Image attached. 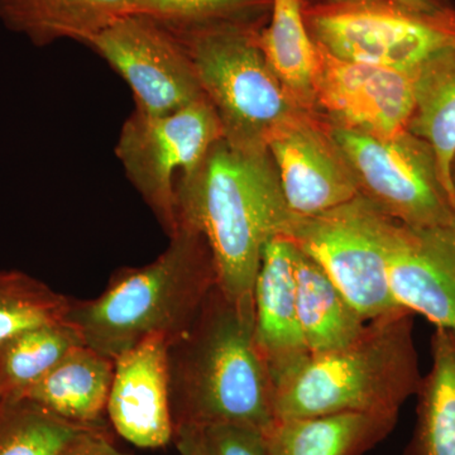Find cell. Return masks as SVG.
<instances>
[{
    "instance_id": "6da1fadb",
    "label": "cell",
    "mask_w": 455,
    "mask_h": 455,
    "mask_svg": "<svg viewBox=\"0 0 455 455\" xmlns=\"http://www.w3.org/2000/svg\"><path fill=\"white\" fill-rule=\"evenodd\" d=\"M179 224L196 228L211 247L218 287L254 311L253 287L266 244L292 215L267 148H239L221 139L176 181Z\"/></svg>"
},
{
    "instance_id": "7a4b0ae2",
    "label": "cell",
    "mask_w": 455,
    "mask_h": 455,
    "mask_svg": "<svg viewBox=\"0 0 455 455\" xmlns=\"http://www.w3.org/2000/svg\"><path fill=\"white\" fill-rule=\"evenodd\" d=\"M254 311L220 287L196 320L169 343L173 427L238 425L266 431L275 421L274 382L253 337Z\"/></svg>"
},
{
    "instance_id": "3957f363",
    "label": "cell",
    "mask_w": 455,
    "mask_h": 455,
    "mask_svg": "<svg viewBox=\"0 0 455 455\" xmlns=\"http://www.w3.org/2000/svg\"><path fill=\"white\" fill-rule=\"evenodd\" d=\"M217 283L208 242L196 228L180 223L157 259L119 269L98 298L73 299L65 320L85 346L116 361L152 335L172 340L184 333Z\"/></svg>"
},
{
    "instance_id": "277c9868",
    "label": "cell",
    "mask_w": 455,
    "mask_h": 455,
    "mask_svg": "<svg viewBox=\"0 0 455 455\" xmlns=\"http://www.w3.org/2000/svg\"><path fill=\"white\" fill-rule=\"evenodd\" d=\"M414 314L367 322L343 348L310 355L274 386L275 420L361 412L398 416L420 386Z\"/></svg>"
},
{
    "instance_id": "5b68a950",
    "label": "cell",
    "mask_w": 455,
    "mask_h": 455,
    "mask_svg": "<svg viewBox=\"0 0 455 455\" xmlns=\"http://www.w3.org/2000/svg\"><path fill=\"white\" fill-rule=\"evenodd\" d=\"M260 31L224 27L180 41L220 118L223 139L239 148H267L269 133L301 110L266 61Z\"/></svg>"
},
{
    "instance_id": "8992f818",
    "label": "cell",
    "mask_w": 455,
    "mask_h": 455,
    "mask_svg": "<svg viewBox=\"0 0 455 455\" xmlns=\"http://www.w3.org/2000/svg\"><path fill=\"white\" fill-rule=\"evenodd\" d=\"M311 37L329 55L416 73L455 50V7L423 11L394 0L305 5Z\"/></svg>"
},
{
    "instance_id": "52a82bcc",
    "label": "cell",
    "mask_w": 455,
    "mask_h": 455,
    "mask_svg": "<svg viewBox=\"0 0 455 455\" xmlns=\"http://www.w3.org/2000/svg\"><path fill=\"white\" fill-rule=\"evenodd\" d=\"M396 220L362 196L315 217H291L286 236L315 260L366 322L403 309L388 281Z\"/></svg>"
},
{
    "instance_id": "ba28073f",
    "label": "cell",
    "mask_w": 455,
    "mask_h": 455,
    "mask_svg": "<svg viewBox=\"0 0 455 455\" xmlns=\"http://www.w3.org/2000/svg\"><path fill=\"white\" fill-rule=\"evenodd\" d=\"M326 124L352 171L359 196L406 226L455 224L454 199L425 140L409 131L381 137Z\"/></svg>"
},
{
    "instance_id": "9c48e42d",
    "label": "cell",
    "mask_w": 455,
    "mask_h": 455,
    "mask_svg": "<svg viewBox=\"0 0 455 455\" xmlns=\"http://www.w3.org/2000/svg\"><path fill=\"white\" fill-rule=\"evenodd\" d=\"M221 139L220 118L206 98L164 116L134 110L122 125L116 157L169 238L179 228L176 181Z\"/></svg>"
},
{
    "instance_id": "30bf717a",
    "label": "cell",
    "mask_w": 455,
    "mask_h": 455,
    "mask_svg": "<svg viewBox=\"0 0 455 455\" xmlns=\"http://www.w3.org/2000/svg\"><path fill=\"white\" fill-rule=\"evenodd\" d=\"M86 46L128 84L137 112L164 116L206 98L184 44L149 18L123 17Z\"/></svg>"
},
{
    "instance_id": "8fae6325",
    "label": "cell",
    "mask_w": 455,
    "mask_h": 455,
    "mask_svg": "<svg viewBox=\"0 0 455 455\" xmlns=\"http://www.w3.org/2000/svg\"><path fill=\"white\" fill-rule=\"evenodd\" d=\"M317 49L314 95L320 116L374 136L407 131L415 108L416 73L348 61Z\"/></svg>"
},
{
    "instance_id": "7c38bea8",
    "label": "cell",
    "mask_w": 455,
    "mask_h": 455,
    "mask_svg": "<svg viewBox=\"0 0 455 455\" xmlns=\"http://www.w3.org/2000/svg\"><path fill=\"white\" fill-rule=\"evenodd\" d=\"M266 146L292 217H315L359 196L352 171L319 114H292L269 133Z\"/></svg>"
},
{
    "instance_id": "4fadbf2b",
    "label": "cell",
    "mask_w": 455,
    "mask_h": 455,
    "mask_svg": "<svg viewBox=\"0 0 455 455\" xmlns=\"http://www.w3.org/2000/svg\"><path fill=\"white\" fill-rule=\"evenodd\" d=\"M388 281L398 307L455 334V224L410 227L396 220Z\"/></svg>"
},
{
    "instance_id": "5bb4252c",
    "label": "cell",
    "mask_w": 455,
    "mask_h": 455,
    "mask_svg": "<svg viewBox=\"0 0 455 455\" xmlns=\"http://www.w3.org/2000/svg\"><path fill=\"white\" fill-rule=\"evenodd\" d=\"M170 339L152 335L116 359L107 415L113 429L134 447L173 443L169 385Z\"/></svg>"
},
{
    "instance_id": "9a60e30c",
    "label": "cell",
    "mask_w": 455,
    "mask_h": 455,
    "mask_svg": "<svg viewBox=\"0 0 455 455\" xmlns=\"http://www.w3.org/2000/svg\"><path fill=\"white\" fill-rule=\"evenodd\" d=\"M295 247L277 235L266 244L253 287V337L276 383L310 357L299 322Z\"/></svg>"
},
{
    "instance_id": "2e32d148",
    "label": "cell",
    "mask_w": 455,
    "mask_h": 455,
    "mask_svg": "<svg viewBox=\"0 0 455 455\" xmlns=\"http://www.w3.org/2000/svg\"><path fill=\"white\" fill-rule=\"evenodd\" d=\"M114 363V359L83 344L71 350L22 398L68 423L86 427H107L104 416Z\"/></svg>"
},
{
    "instance_id": "e0dca14e",
    "label": "cell",
    "mask_w": 455,
    "mask_h": 455,
    "mask_svg": "<svg viewBox=\"0 0 455 455\" xmlns=\"http://www.w3.org/2000/svg\"><path fill=\"white\" fill-rule=\"evenodd\" d=\"M136 12V0H0V22L35 46L73 40L86 44Z\"/></svg>"
},
{
    "instance_id": "ac0fdd59",
    "label": "cell",
    "mask_w": 455,
    "mask_h": 455,
    "mask_svg": "<svg viewBox=\"0 0 455 455\" xmlns=\"http://www.w3.org/2000/svg\"><path fill=\"white\" fill-rule=\"evenodd\" d=\"M397 419L361 412L283 419L263 438L267 455H363L390 435Z\"/></svg>"
},
{
    "instance_id": "d6986e66",
    "label": "cell",
    "mask_w": 455,
    "mask_h": 455,
    "mask_svg": "<svg viewBox=\"0 0 455 455\" xmlns=\"http://www.w3.org/2000/svg\"><path fill=\"white\" fill-rule=\"evenodd\" d=\"M293 266L299 322L310 355L333 352L357 339L367 322L323 268L296 247Z\"/></svg>"
},
{
    "instance_id": "ffe728a7",
    "label": "cell",
    "mask_w": 455,
    "mask_h": 455,
    "mask_svg": "<svg viewBox=\"0 0 455 455\" xmlns=\"http://www.w3.org/2000/svg\"><path fill=\"white\" fill-rule=\"evenodd\" d=\"M260 50L284 92L302 112L316 113L314 80L319 49L304 18L302 0H272L259 37Z\"/></svg>"
},
{
    "instance_id": "44dd1931",
    "label": "cell",
    "mask_w": 455,
    "mask_h": 455,
    "mask_svg": "<svg viewBox=\"0 0 455 455\" xmlns=\"http://www.w3.org/2000/svg\"><path fill=\"white\" fill-rule=\"evenodd\" d=\"M433 363L421 379L416 424L403 455H455V334L436 328Z\"/></svg>"
},
{
    "instance_id": "7402d4cb",
    "label": "cell",
    "mask_w": 455,
    "mask_h": 455,
    "mask_svg": "<svg viewBox=\"0 0 455 455\" xmlns=\"http://www.w3.org/2000/svg\"><path fill=\"white\" fill-rule=\"evenodd\" d=\"M407 131L431 147L443 184L455 202V50L416 71L415 108Z\"/></svg>"
},
{
    "instance_id": "603a6c76",
    "label": "cell",
    "mask_w": 455,
    "mask_h": 455,
    "mask_svg": "<svg viewBox=\"0 0 455 455\" xmlns=\"http://www.w3.org/2000/svg\"><path fill=\"white\" fill-rule=\"evenodd\" d=\"M271 11L272 0H136L134 13L181 41L224 27L262 29Z\"/></svg>"
},
{
    "instance_id": "cb8c5ba5",
    "label": "cell",
    "mask_w": 455,
    "mask_h": 455,
    "mask_svg": "<svg viewBox=\"0 0 455 455\" xmlns=\"http://www.w3.org/2000/svg\"><path fill=\"white\" fill-rule=\"evenodd\" d=\"M83 344L79 331L66 320L36 326L5 341L0 347V377L9 396L22 397Z\"/></svg>"
},
{
    "instance_id": "d4e9b609",
    "label": "cell",
    "mask_w": 455,
    "mask_h": 455,
    "mask_svg": "<svg viewBox=\"0 0 455 455\" xmlns=\"http://www.w3.org/2000/svg\"><path fill=\"white\" fill-rule=\"evenodd\" d=\"M84 427L27 398L9 396L0 405V455H59Z\"/></svg>"
},
{
    "instance_id": "484cf974",
    "label": "cell",
    "mask_w": 455,
    "mask_h": 455,
    "mask_svg": "<svg viewBox=\"0 0 455 455\" xmlns=\"http://www.w3.org/2000/svg\"><path fill=\"white\" fill-rule=\"evenodd\" d=\"M71 301L25 272L0 271V347L28 329L64 322Z\"/></svg>"
},
{
    "instance_id": "4316f807",
    "label": "cell",
    "mask_w": 455,
    "mask_h": 455,
    "mask_svg": "<svg viewBox=\"0 0 455 455\" xmlns=\"http://www.w3.org/2000/svg\"><path fill=\"white\" fill-rule=\"evenodd\" d=\"M203 433L212 455H267L263 431L238 425H215Z\"/></svg>"
},
{
    "instance_id": "83f0119b",
    "label": "cell",
    "mask_w": 455,
    "mask_h": 455,
    "mask_svg": "<svg viewBox=\"0 0 455 455\" xmlns=\"http://www.w3.org/2000/svg\"><path fill=\"white\" fill-rule=\"evenodd\" d=\"M59 455H131L119 451L110 440L108 427H84L66 443Z\"/></svg>"
},
{
    "instance_id": "f1b7e54d",
    "label": "cell",
    "mask_w": 455,
    "mask_h": 455,
    "mask_svg": "<svg viewBox=\"0 0 455 455\" xmlns=\"http://www.w3.org/2000/svg\"><path fill=\"white\" fill-rule=\"evenodd\" d=\"M180 455H212L203 430L196 427H180L173 436Z\"/></svg>"
},
{
    "instance_id": "f546056e",
    "label": "cell",
    "mask_w": 455,
    "mask_h": 455,
    "mask_svg": "<svg viewBox=\"0 0 455 455\" xmlns=\"http://www.w3.org/2000/svg\"><path fill=\"white\" fill-rule=\"evenodd\" d=\"M305 5H331L343 3L366 2V0H302ZM409 7L423 9V11H443L455 7L453 0H394Z\"/></svg>"
},
{
    "instance_id": "4dcf8cb0",
    "label": "cell",
    "mask_w": 455,
    "mask_h": 455,
    "mask_svg": "<svg viewBox=\"0 0 455 455\" xmlns=\"http://www.w3.org/2000/svg\"><path fill=\"white\" fill-rule=\"evenodd\" d=\"M8 397V392L5 390L4 385H3L2 377H0V405H2Z\"/></svg>"
},
{
    "instance_id": "1f68e13d",
    "label": "cell",
    "mask_w": 455,
    "mask_h": 455,
    "mask_svg": "<svg viewBox=\"0 0 455 455\" xmlns=\"http://www.w3.org/2000/svg\"><path fill=\"white\" fill-rule=\"evenodd\" d=\"M451 184H453V190L455 196V160L453 163V166H451Z\"/></svg>"
}]
</instances>
